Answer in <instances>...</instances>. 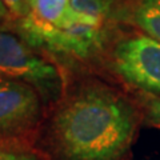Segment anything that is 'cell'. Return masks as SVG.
<instances>
[{
	"label": "cell",
	"mask_w": 160,
	"mask_h": 160,
	"mask_svg": "<svg viewBox=\"0 0 160 160\" xmlns=\"http://www.w3.org/2000/svg\"><path fill=\"white\" fill-rule=\"evenodd\" d=\"M142 116L139 104L112 84L66 71L63 92L47 109L33 151L44 160H124Z\"/></svg>",
	"instance_id": "cell-1"
},
{
	"label": "cell",
	"mask_w": 160,
	"mask_h": 160,
	"mask_svg": "<svg viewBox=\"0 0 160 160\" xmlns=\"http://www.w3.org/2000/svg\"><path fill=\"white\" fill-rule=\"evenodd\" d=\"M0 73L35 87L47 109L60 98L66 83L64 68L28 43L9 24H0Z\"/></svg>",
	"instance_id": "cell-2"
},
{
	"label": "cell",
	"mask_w": 160,
	"mask_h": 160,
	"mask_svg": "<svg viewBox=\"0 0 160 160\" xmlns=\"http://www.w3.org/2000/svg\"><path fill=\"white\" fill-rule=\"evenodd\" d=\"M47 113L35 87L0 73V147L31 149Z\"/></svg>",
	"instance_id": "cell-3"
},
{
	"label": "cell",
	"mask_w": 160,
	"mask_h": 160,
	"mask_svg": "<svg viewBox=\"0 0 160 160\" xmlns=\"http://www.w3.org/2000/svg\"><path fill=\"white\" fill-rule=\"evenodd\" d=\"M107 69L142 93L160 95V43L143 33L113 36L103 53Z\"/></svg>",
	"instance_id": "cell-4"
},
{
	"label": "cell",
	"mask_w": 160,
	"mask_h": 160,
	"mask_svg": "<svg viewBox=\"0 0 160 160\" xmlns=\"http://www.w3.org/2000/svg\"><path fill=\"white\" fill-rule=\"evenodd\" d=\"M26 18L8 23L20 35L47 31L62 22L69 7V0H28Z\"/></svg>",
	"instance_id": "cell-5"
},
{
	"label": "cell",
	"mask_w": 160,
	"mask_h": 160,
	"mask_svg": "<svg viewBox=\"0 0 160 160\" xmlns=\"http://www.w3.org/2000/svg\"><path fill=\"white\" fill-rule=\"evenodd\" d=\"M126 19L160 43V0H127Z\"/></svg>",
	"instance_id": "cell-6"
},
{
	"label": "cell",
	"mask_w": 160,
	"mask_h": 160,
	"mask_svg": "<svg viewBox=\"0 0 160 160\" xmlns=\"http://www.w3.org/2000/svg\"><path fill=\"white\" fill-rule=\"evenodd\" d=\"M139 106L148 122L160 128V98L143 93L140 96Z\"/></svg>",
	"instance_id": "cell-7"
},
{
	"label": "cell",
	"mask_w": 160,
	"mask_h": 160,
	"mask_svg": "<svg viewBox=\"0 0 160 160\" xmlns=\"http://www.w3.org/2000/svg\"><path fill=\"white\" fill-rule=\"evenodd\" d=\"M0 160H44L31 149H16L0 147Z\"/></svg>",
	"instance_id": "cell-8"
},
{
	"label": "cell",
	"mask_w": 160,
	"mask_h": 160,
	"mask_svg": "<svg viewBox=\"0 0 160 160\" xmlns=\"http://www.w3.org/2000/svg\"><path fill=\"white\" fill-rule=\"evenodd\" d=\"M4 4L11 12L13 20H19L26 18L29 12L28 0H3Z\"/></svg>",
	"instance_id": "cell-9"
},
{
	"label": "cell",
	"mask_w": 160,
	"mask_h": 160,
	"mask_svg": "<svg viewBox=\"0 0 160 160\" xmlns=\"http://www.w3.org/2000/svg\"><path fill=\"white\" fill-rule=\"evenodd\" d=\"M13 20L11 12L7 8V6L4 4L3 0H0V24H8Z\"/></svg>",
	"instance_id": "cell-10"
}]
</instances>
